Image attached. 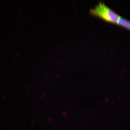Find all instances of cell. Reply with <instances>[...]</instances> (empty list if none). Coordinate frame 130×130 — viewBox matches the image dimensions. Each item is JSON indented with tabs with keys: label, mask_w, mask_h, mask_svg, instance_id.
Here are the masks:
<instances>
[{
	"label": "cell",
	"mask_w": 130,
	"mask_h": 130,
	"mask_svg": "<svg viewBox=\"0 0 130 130\" xmlns=\"http://www.w3.org/2000/svg\"><path fill=\"white\" fill-rule=\"evenodd\" d=\"M90 12L94 16L107 22L117 24L120 16L103 2H100L91 10Z\"/></svg>",
	"instance_id": "cell-1"
},
{
	"label": "cell",
	"mask_w": 130,
	"mask_h": 130,
	"mask_svg": "<svg viewBox=\"0 0 130 130\" xmlns=\"http://www.w3.org/2000/svg\"><path fill=\"white\" fill-rule=\"evenodd\" d=\"M117 24L121 26L130 30V21L126 19L120 17Z\"/></svg>",
	"instance_id": "cell-2"
}]
</instances>
